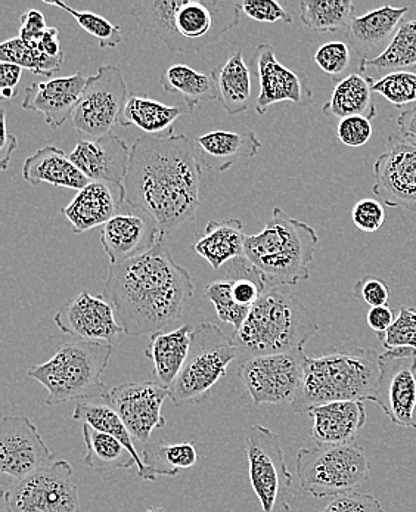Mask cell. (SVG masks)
<instances>
[{
  "label": "cell",
  "instance_id": "obj_1",
  "mask_svg": "<svg viewBox=\"0 0 416 512\" xmlns=\"http://www.w3.org/2000/svg\"><path fill=\"white\" fill-rule=\"evenodd\" d=\"M203 166L186 135L142 136L130 148L124 204L148 213L164 235L194 220L201 206Z\"/></svg>",
  "mask_w": 416,
  "mask_h": 512
},
{
  "label": "cell",
  "instance_id": "obj_2",
  "mask_svg": "<svg viewBox=\"0 0 416 512\" xmlns=\"http://www.w3.org/2000/svg\"><path fill=\"white\" fill-rule=\"evenodd\" d=\"M192 296L191 273L173 260L164 238L148 253L110 265L102 293L130 337L175 330Z\"/></svg>",
  "mask_w": 416,
  "mask_h": 512
},
{
  "label": "cell",
  "instance_id": "obj_3",
  "mask_svg": "<svg viewBox=\"0 0 416 512\" xmlns=\"http://www.w3.org/2000/svg\"><path fill=\"white\" fill-rule=\"evenodd\" d=\"M241 6L234 0H141L130 15L142 30L173 52H198L238 26Z\"/></svg>",
  "mask_w": 416,
  "mask_h": 512
},
{
  "label": "cell",
  "instance_id": "obj_4",
  "mask_svg": "<svg viewBox=\"0 0 416 512\" xmlns=\"http://www.w3.org/2000/svg\"><path fill=\"white\" fill-rule=\"evenodd\" d=\"M318 331L315 310L301 302L296 294L272 288L254 304L232 340L241 363L254 356L304 349V344Z\"/></svg>",
  "mask_w": 416,
  "mask_h": 512
},
{
  "label": "cell",
  "instance_id": "obj_5",
  "mask_svg": "<svg viewBox=\"0 0 416 512\" xmlns=\"http://www.w3.org/2000/svg\"><path fill=\"white\" fill-rule=\"evenodd\" d=\"M380 381V353L372 349L307 356L303 383L294 402L297 414L331 402H371Z\"/></svg>",
  "mask_w": 416,
  "mask_h": 512
},
{
  "label": "cell",
  "instance_id": "obj_6",
  "mask_svg": "<svg viewBox=\"0 0 416 512\" xmlns=\"http://www.w3.org/2000/svg\"><path fill=\"white\" fill-rule=\"evenodd\" d=\"M318 244L313 226L275 207L263 231L247 235L244 256L263 273L270 288L297 285L310 278L309 266Z\"/></svg>",
  "mask_w": 416,
  "mask_h": 512
},
{
  "label": "cell",
  "instance_id": "obj_7",
  "mask_svg": "<svg viewBox=\"0 0 416 512\" xmlns=\"http://www.w3.org/2000/svg\"><path fill=\"white\" fill-rule=\"evenodd\" d=\"M113 355V346L102 341L64 343L54 358L33 366L29 377L48 390L46 405L107 399L110 389L101 377Z\"/></svg>",
  "mask_w": 416,
  "mask_h": 512
},
{
  "label": "cell",
  "instance_id": "obj_8",
  "mask_svg": "<svg viewBox=\"0 0 416 512\" xmlns=\"http://www.w3.org/2000/svg\"><path fill=\"white\" fill-rule=\"evenodd\" d=\"M237 359L239 353L232 337L211 322H201L192 330L188 358L170 387V399L175 406L206 403L211 390Z\"/></svg>",
  "mask_w": 416,
  "mask_h": 512
},
{
  "label": "cell",
  "instance_id": "obj_9",
  "mask_svg": "<svg viewBox=\"0 0 416 512\" xmlns=\"http://www.w3.org/2000/svg\"><path fill=\"white\" fill-rule=\"evenodd\" d=\"M301 489L313 498H328L355 489L371 476V462L362 446H316L297 453Z\"/></svg>",
  "mask_w": 416,
  "mask_h": 512
},
{
  "label": "cell",
  "instance_id": "obj_10",
  "mask_svg": "<svg viewBox=\"0 0 416 512\" xmlns=\"http://www.w3.org/2000/svg\"><path fill=\"white\" fill-rule=\"evenodd\" d=\"M6 512H83L79 480L70 462L55 459L3 492Z\"/></svg>",
  "mask_w": 416,
  "mask_h": 512
},
{
  "label": "cell",
  "instance_id": "obj_11",
  "mask_svg": "<svg viewBox=\"0 0 416 512\" xmlns=\"http://www.w3.org/2000/svg\"><path fill=\"white\" fill-rule=\"evenodd\" d=\"M248 476L263 512H291L288 492L293 476L288 471L281 439L265 425H253L245 436Z\"/></svg>",
  "mask_w": 416,
  "mask_h": 512
},
{
  "label": "cell",
  "instance_id": "obj_12",
  "mask_svg": "<svg viewBox=\"0 0 416 512\" xmlns=\"http://www.w3.org/2000/svg\"><path fill=\"white\" fill-rule=\"evenodd\" d=\"M304 349L254 356L239 363L238 374L254 405L293 403L303 383Z\"/></svg>",
  "mask_w": 416,
  "mask_h": 512
},
{
  "label": "cell",
  "instance_id": "obj_13",
  "mask_svg": "<svg viewBox=\"0 0 416 512\" xmlns=\"http://www.w3.org/2000/svg\"><path fill=\"white\" fill-rule=\"evenodd\" d=\"M129 96L123 71L116 65H102L95 76L89 77L80 96L71 117L74 129L88 139L108 135L114 124L119 123Z\"/></svg>",
  "mask_w": 416,
  "mask_h": 512
},
{
  "label": "cell",
  "instance_id": "obj_14",
  "mask_svg": "<svg viewBox=\"0 0 416 512\" xmlns=\"http://www.w3.org/2000/svg\"><path fill=\"white\" fill-rule=\"evenodd\" d=\"M268 290L272 288L263 273L242 256L225 266L223 278L207 285L206 297L213 304L220 321L238 331L254 304Z\"/></svg>",
  "mask_w": 416,
  "mask_h": 512
},
{
  "label": "cell",
  "instance_id": "obj_15",
  "mask_svg": "<svg viewBox=\"0 0 416 512\" xmlns=\"http://www.w3.org/2000/svg\"><path fill=\"white\" fill-rule=\"evenodd\" d=\"M371 402L393 424L416 430V352L387 350L380 355V381Z\"/></svg>",
  "mask_w": 416,
  "mask_h": 512
},
{
  "label": "cell",
  "instance_id": "obj_16",
  "mask_svg": "<svg viewBox=\"0 0 416 512\" xmlns=\"http://www.w3.org/2000/svg\"><path fill=\"white\" fill-rule=\"evenodd\" d=\"M166 399H170L169 389H164L155 381H142L114 387L108 393L105 403L119 414L135 442L145 448L152 433L166 425V418L161 414Z\"/></svg>",
  "mask_w": 416,
  "mask_h": 512
},
{
  "label": "cell",
  "instance_id": "obj_17",
  "mask_svg": "<svg viewBox=\"0 0 416 512\" xmlns=\"http://www.w3.org/2000/svg\"><path fill=\"white\" fill-rule=\"evenodd\" d=\"M54 453L27 417H5L0 424V473L12 483L54 462Z\"/></svg>",
  "mask_w": 416,
  "mask_h": 512
},
{
  "label": "cell",
  "instance_id": "obj_18",
  "mask_svg": "<svg viewBox=\"0 0 416 512\" xmlns=\"http://www.w3.org/2000/svg\"><path fill=\"white\" fill-rule=\"evenodd\" d=\"M374 163L372 192L381 203L416 213V145L396 136Z\"/></svg>",
  "mask_w": 416,
  "mask_h": 512
},
{
  "label": "cell",
  "instance_id": "obj_19",
  "mask_svg": "<svg viewBox=\"0 0 416 512\" xmlns=\"http://www.w3.org/2000/svg\"><path fill=\"white\" fill-rule=\"evenodd\" d=\"M54 322L60 331L76 340L111 344L117 335L124 334L113 304L102 296H92L89 291H82L79 296L62 304Z\"/></svg>",
  "mask_w": 416,
  "mask_h": 512
},
{
  "label": "cell",
  "instance_id": "obj_20",
  "mask_svg": "<svg viewBox=\"0 0 416 512\" xmlns=\"http://www.w3.org/2000/svg\"><path fill=\"white\" fill-rule=\"evenodd\" d=\"M164 237L166 235L148 213L133 207L117 214L101 228V244L110 265H120L148 253Z\"/></svg>",
  "mask_w": 416,
  "mask_h": 512
},
{
  "label": "cell",
  "instance_id": "obj_21",
  "mask_svg": "<svg viewBox=\"0 0 416 512\" xmlns=\"http://www.w3.org/2000/svg\"><path fill=\"white\" fill-rule=\"evenodd\" d=\"M251 64L254 65V73L259 79L260 92L254 107L260 116L279 102L301 104L312 99V91L307 88L300 74L278 61L275 49L270 43L257 46Z\"/></svg>",
  "mask_w": 416,
  "mask_h": 512
},
{
  "label": "cell",
  "instance_id": "obj_22",
  "mask_svg": "<svg viewBox=\"0 0 416 512\" xmlns=\"http://www.w3.org/2000/svg\"><path fill=\"white\" fill-rule=\"evenodd\" d=\"M70 158L90 182L123 188L129 170L130 148L113 132L101 138L79 139Z\"/></svg>",
  "mask_w": 416,
  "mask_h": 512
},
{
  "label": "cell",
  "instance_id": "obj_23",
  "mask_svg": "<svg viewBox=\"0 0 416 512\" xmlns=\"http://www.w3.org/2000/svg\"><path fill=\"white\" fill-rule=\"evenodd\" d=\"M88 80L85 74L76 73L48 82L33 83L24 92L21 105L26 111L42 113L51 129H60L65 121L73 117Z\"/></svg>",
  "mask_w": 416,
  "mask_h": 512
},
{
  "label": "cell",
  "instance_id": "obj_24",
  "mask_svg": "<svg viewBox=\"0 0 416 512\" xmlns=\"http://www.w3.org/2000/svg\"><path fill=\"white\" fill-rule=\"evenodd\" d=\"M408 11V6L394 8L386 5L355 17L346 29V37L350 48L359 57L360 65L386 52Z\"/></svg>",
  "mask_w": 416,
  "mask_h": 512
},
{
  "label": "cell",
  "instance_id": "obj_25",
  "mask_svg": "<svg viewBox=\"0 0 416 512\" xmlns=\"http://www.w3.org/2000/svg\"><path fill=\"white\" fill-rule=\"evenodd\" d=\"M313 420V442L318 446L352 445L366 424L365 402L347 400L316 406L307 412Z\"/></svg>",
  "mask_w": 416,
  "mask_h": 512
},
{
  "label": "cell",
  "instance_id": "obj_26",
  "mask_svg": "<svg viewBox=\"0 0 416 512\" xmlns=\"http://www.w3.org/2000/svg\"><path fill=\"white\" fill-rule=\"evenodd\" d=\"M124 204V189L110 183L90 182L77 192L74 200L62 209L73 231L83 234L96 226H104L119 214Z\"/></svg>",
  "mask_w": 416,
  "mask_h": 512
},
{
  "label": "cell",
  "instance_id": "obj_27",
  "mask_svg": "<svg viewBox=\"0 0 416 512\" xmlns=\"http://www.w3.org/2000/svg\"><path fill=\"white\" fill-rule=\"evenodd\" d=\"M201 166L226 172L242 158L256 157L262 142L250 129L213 130L195 139Z\"/></svg>",
  "mask_w": 416,
  "mask_h": 512
},
{
  "label": "cell",
  "instance_id": "obj_28",
  "mask_svg": "<svg viewBox=\"0 0 416 512\" xmlns=\"http://www.w3.org/2000/svg\"><path fill=\"white\" fill-rule=\"evenodd\" d=\"M23 178L33 186L48 183L55 188L76 191H82L90 183L80 172L79 167L71 161L70 155L54 145H46L26 158L23 164Z\"/></svg>",
  "mask_w": 416,
  "mask_h": 512
},
{
  "label": "cell",
  "instance_id": "obj_29",
  "mask_svg": "<svg viewBox=\"0 0 416 512\" xmlns=\"http://www.w3.org/2000/svg\"><path fill=\"white\" fill-rule=\"evenodd\" d=\"M194 328L189 324L172 331L151 335L145 355L152 362V375L155 383L169 389L175 383L188 358L191 335Z\"/></svg>",
  "mask_w": 416,
  "mask_h": 512
},
{
  "label": "cell",
  "instance_id": "obj_30",
  "mask_svg": "<svg viewBox=\"0 0 416 512\" xmlns=\"http://www.w3.org/2000/svg\"><path fill=\"white\" fill-rule=\"evenodd\" d=\"M245 240L247 235L242 220H211L204 234L192 244V250L207 260L214 271H219L222 266L244 256Z\"/></svg>",
  "mask_w": 416,
  "mask_h": 512
},
{
  "label": "cell",
  "instance_id": "obj_31",
  "mask_svg": "<svg viewBox=\"0 0 416 512\" xmlns=\"http://www.w3.org/2000/svg\"><path fill=\"white\" fill-rule=\"evenodd\" d=\"M375 80L363 73H352L335 85L331 99L322 107V114L335 119L347 117H366L372 120L377 116V105L374 101Z\"/></svg>",
  "mask_w": 416,
  "mask_h": 512
},
{
  "label": "cell",
  "instance_id": "obj_32",
  "mask_svg": "<svg viewBox=\"0 0 416 512\" xmlns=\"http://www.w3.org/2000/svg\"><path fill=\"white\" fill-rule=\"evenodd\" d=\"M188 113L189 108L185 104L166 105L148 96L130 93L119 123L123 127H138L142 132L148 133V136H157L155 133L167 136L173 135L175 121Z\"/></svg>",
  "mask_w": 416,
  "mask_h": 512
},
{
  "label": "cell",
  "instance_id": "obj_33",
  "mask_svg": "<svg viewBox=\"0 0 416 512\" xmlns=\"http://www.w3.org/2000/svg\"><path fill=\"white\" fill-rule=\"evenodd\" d=\"M211 76L216 82L217 99L226 113L229 116L245 113L251 102V74L238 46L223 64L214 68Z\"/></svg>",
  "mask_w": 416,
  "mask_h": 512
},
{
  "label": "cell",
  "instance_id": "obj_34",
  "mask_svg": "<svg viewBox=\"0 0 416 512\" xmlns=\"http://www.w3.org/2000/svg\"><path fill=\"white\" fill-rule=\"evenodd\" d=\"M73 420L88 424L95 430L104 431V433L116 437L119 442L123 443L124 448L132 453L136 468H138V476L145 482H154L148 468L145 467L141 453H139L138 443L133 439L132 433L119 414L108 403L90 402V400L89 402H77Z\"/></svg>",
  "mask_w": 416,
  "mask_h": 512
},
{
  "label": "cell",
  "instance_id": "obj_35",
  "mask_svg": "<svg viewBox=\"0 0 416 512\" xmlns=\"http://www.w3.org/2000/svg\"><path fill=\"white\" fill-rule=\"evenodd\" d=\"M160 83L167 93L182 96L189 113L204 101L217 99L216 82L211 74L201 73L188 65L176 64L161 73Z\"/></svg>",
  "mask_w": 416,
  "mask_h": 512
},
{
  "label": "cell",
  "instance_id": "obj_36",
  "mask_svg": "<svg viewBox=\"0 0 416 512\" xmlns=\"http://www.w3.org/2000/svg\"><path fill=\"white\" fill-rule=\"evenodd\" d=\"M83 439L86 443L85 464L98 473L113 470H127L136 465L132 453L124 448L116 437L82 424Z\"/></svg>",
  "mask_w": 416,
  "mask_h": 512
},
{
  "label": "cell",
  "instance_id": "obj_37",
  "mask_svg": "<svg viewBox=\"0 0 416 512\" xmlns=\"http://www.w3.org/2000/svg\"><path fill=\"white\" fill-rule=\"evenodd\" d=\"M142 459L152 480L158 477H175L179 471L188 470L198 462V452L194 442L166 443L164 440L148 443L142 449Z\"/></svg>",
  "mask_w": 416,
  "mask_h": 512
},
{
  "label": "cell",
  "instance_id": "obj_38",
  "mask_svg": "<svg viewBox=\"0 0 416 512\" xmlns=\"http://www.w3.org/2000/svg\"><path fill=\"white\" fill-rule=\"evenodd\" d=\"M356 6L352 0H301L300 20L313 31L335 33L347 29L355 20Z\"/></svg>",
  "mask_w": 416,
  "mask_h": 512
},
{
  "label": "cell",
  "instance_id": "obj_39",
  "mask_svg": "<svg viewBox=\"0 0 416 512\" xmlns=\"http://www.w3.org/2000/svg\"><path fill=\"white\" fill-rule=\"evenodd\" d=\"M368 67L390 73L416 68V18L400 24L386 52L375 60L360 65L359 73L365 74Z\"/></svg>",
  "mask_w": 416,
  "mask_h": 512
},
{
  "label": "cell",
  "instance_id": "obj_40",
  "mask_svg": "<svg viewBox=\"0 0 416 512\" xmlns=\"http://www.w3.org/2000/svg\"><path fill=\"white\" fill-rule=\"evenodd\" d=\"M0 60L9 64L20 65L24 70H29L36 76L52 77L61 70L64 60L48 57L40 52L33 42L15 37L6 40L0 45Z\"/></svg>",
  "mask_w": 416,
  "mask_h": 512
},
{
  "label": "cell",
  "instance_id": "obj_41",
  "mask_svg": "<svg viewBox=\"0 0 416 512\" xmlns=\"http://www.w3.org/2000/svg\"><path fill=\"white\" fill-rule=\"evenodd\" d=\"M45 3L68 12L76 20V23L79 24L80 29L85 30L90 36L98 39L99 48L113 49L120 45L121 31L123 30L117 24L108 21L107 18L101 17V15L95 14V12L77 11V9L71 8L67 3L61 2V0H57V2L45 0Z\"/></svg>",
  "mask_w": 416,
  "mask_h": 512
},
{
  "label": "cell",
  "instance_id": "obj_42",
  "mask_svg": "<svg viewBox=\"0 0 416 512\" xmlns=\"http://www.w3.org/2000/svg\"><path fill=\"white\" fill-rule=\"evenodd\" d=\"M372 91L397 108L416 104V68L387 73L383 79L374 83Z\"/></svg>",
  "mask_w": 416,
  "mask_h": 512
},
{
  "label": "cell",
  "instance_id": "obj_43",
  "mask_svg": "<svg viewBox=\"0 0 416 512\" xmlns=\"http://www.w3.org/2000/svg\"><path fill=\"white\" fill-rule=\"evenodd\" d=\"M378 338L386 350L409 349L416 352V307H400L390 330Z\"/></svg>",
  "mask_w": 416,
  "mask_h": 512
},
{
  "label": "cell",
  "instance_id": "obj_44",
  "mask_svg": "<svg viewBox=\"0 0 416 512\" xmlns=\"http://www.w3.org/2000/svg\"><path fill=\"white\" fill-rule=\"evenodd\" d=\"M315 62L331 77L332 82L343 80L352 62V48L346 42H328L316 51Z\"/></svg>",
  "mask_w": 416,
  "mask_h": 512
},
{
  "label": "cell",
  "instance_id": "obj_45",
  "mask_svg": "<svg viewBox=\"0 0 416 512\" xmlns=\"http://www.w3.org/2000/svg\"><path fill=\"white\" fill-rule=\"evenodd\" d=\"M239 6L242 14L257 23L275 24L279 21L285 24L293 23L290 12L276 0H242Z\"/></svg>",
  "mask_w": 416,
  "mask_h": 512
},
{
  "label": "cell",
  "instance_id": "obj_46",
  "mask_svg": "<svg viewBox=\"0 0 416 512\" xmlns=\"http://www.w3.org/2000/svg\"><path fill=\"white\" fill-rule=\"evenodd\" d=\"M352 219L357 229L372 234V232L380 231L383 228L386 211L380 201L365 198V200L357 201L353 207Z\"/></svg>",
  "mask_w": 416,
  "mask_h": 512
},
{
  "label": "cell",
  "instance_id": "obj_47",
  "mask_svg": "<svg viewBox=\"0 0 416 512\" xmlns=\"http://www.w3.org/2000/svg\"><path fill=\"white\" fill-rule=\"evenodd\" d=\"M319 512H384V508L375 496L349 492L335 496L327 507Z\"/></svg>",
  "mask_w": 416,
  "mask_h": 512
},
{
  "label": "cell",
  "instance_id": "obj_48",
  "mask_svg": "<svg viewBox=\"0 0 416 512\" xmlns=\"http://www.w3.org/2000/svg\"><path fill=\"white\" fill-rule=\"evenodd\" d=\"M372 123L366 117H347L338 123L337 136L347 147L357 148L368 144L372 138Z\"/></svg>",
  "mask_w": 416,
  "mask_h": 512
},
{
  "label": "cell",
  "instance_id": "obj_49",
  "mask_svg": "<svg viewBox=\"0 0 416 512\" xmlns=\"http://www.w3.org/2000/svg\"><path fill=\"white\" fill-rule=\"evenodd\" d=\"M353 294L357 299H362L369 307L388 306L390 302V288L384 279L366 275L360 279L353 288Z\"/></svg>",
  "mask_w": 416,
  "mask_h": 512
},
{
  "label": "cell",
  "instance_id": "obj_50",
  "mask_svg": "<svg viewBox=\"0 0 416 512\" xmlns=\"http://www.w3.org/2000/svg\"><path fill=\"white\" fill-rule=\"evenodd\" d=\"M20 39L31 42L39 39L49 29L45 15L37 9H30L26 14L21 15Z\"/></svg>",
  "mask_w": 416,
  "mask_h": 512
},
{
  "label": "cell",
  "instance_id": "obj_51",
  "mask_svg": "<svg viewBox=\"0 0 416 512\" xmlns=\"http://www.w3.org/2000/svg\"><path fill=\"white\" fill-rule=\"evenodd\" d=\"M24 68L20 65L0 62V95L2 99H12L17 96Z\"/></svg>",
  "mask_w": 416,
  "mask_h": 512
},
{
  "label": "cell",
  "instance_id": "obj_52",
  "mask_svg": "<svg viewBox=\"0 0 416 512\" xmlns=\"http://www.w3.org/2000/svg\"><path fill=\"white\" fill-rule=\"evenodd\" d=\"M396 321V315L390 306L371 307L366 316V322H368L369 328L380 337V335L386 334L390 330L391 325Z\"/></svg>",
  "mask_w": 416,
  "mask_h": 512
},
{
  "label": "cell",
  "instance_id": "obj_53",
  "mask_svg": "<svg viewBox=\"0 0 416 512\" xmlns=\"http://www.w3.org/2000/svg\"><path fill=\"white\" fill-rule=\"evenodd\" d=\"M40 52L48 55L51 58H57V60H64V52L61 48L60 30L55 27H49L39 39L31 40Z\"/></svg>",
  "mask_w": 416,
  "mask_h": 512
},
{
  "label": "cell",
  "instance_id": "obj_54",
  "mask_svg": "<svg viewBox=\"0 0 416 512\" xmlns=\"http://www.w3.org/2000/svg\"><path fill=\"white\" fill-rule=\"evenodd\" d=\"M17 136L12 135L6 124V114L2 111V145H0V169L5 172L8 169L9 161H11L12 152L17 150Z\"/></svg>",
  "mask_w": 416,
  "mask_h": 512
},
{
  "label": "cell",
  "instance_id": "obj_55",
  "mask_svg": "<svg viewBox=\"0 0 416 512\" xmlns=\"http://www.w3.org/2000/svg\"><path fill=\"white\" fill-rule=\"evenodd\" d=\"M397 129L400 130L406 141L416 145V107L408 108L399 114Z\"/></svg>",
  "mask_w": 416,
  "mask_h": 512
},
{
  "label": "cell",
  "instance_id": "obj_56",
  "mask_svg": "<svg viewBox=\"0 0 416 512\" xmlns=\"http://www.w3.org/2000/svg\"><path fill=\"white\" fill-rule=\"evenodd\" d=\"M147 512H166L163 510V508H160V507H151V508H148Z\"/></svg>",
  "mask_w": 416,
  "mask_h": 512
}]
</instances>
